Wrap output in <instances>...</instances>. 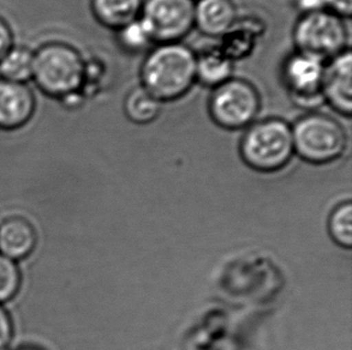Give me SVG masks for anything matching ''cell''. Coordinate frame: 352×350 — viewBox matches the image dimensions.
Here are the masks:
<instances>
[{
	"instance_id": "obj_15",
	"label": "cell",
	"mask_w": 352,
	"mask_h": 350,
	"mask_svg": "<svg viewBox=\"0 0 352 350\" xmlns=\"http://www.w3.org/2000/svg\"><path fill=\"white\" fill-rule=\"evenodd\" d=\"M162 104L141 86L129 91L124 99L125 117L136 125H148L155 121L162 114Z\"/></svg>"
},
{
	"instance_id": "obj_10",
	"label": "cell",
	"mask_w": 352,
	"mask_h": 350,
	"mask_svg": "<svg viewBox=\"0 0 352 350\" xmlns=\"http://www.w3.org/2000/svg\"><path fill=\"white\" fill-rule=\"evenodd\" d=\"M35 100L32 91L21 83L0 81V128L14 130L32 118Z\"/></svg>"
},
{
	"instance_id": "obj_6",
	"label": "cell",
	"mask_w": 352,
	"mask_h": 350,
	"mask_svg": "<svg viewBox=\"0 0 352 350\" xmlns=\"http://www.w3.org/2000/svg\"><path fill=\"white\" fill-rule=\"evenodd\" d=\"M261 104V95L252 82L232 77L212 91L208 113L219 128L228 131L245 130L256 121Z\"/></svg>"
},
{
	"instance_id": "obj_20",
	"label": "cell",
	"mask_w": 352,
	"mask_h": 350,
	"mask_svg": "<svg viewBox=\"0 0 352 350\" xmlns=\"http://www.w3.org/2000/svg\"><path fill=\"white\" fill-rule=\"evenodd\" d=\"M21 274L14 261L0 255V303H6L19 292Z\"/></svg>"
},
{
	"instance_id": "obj_3",
	"label": "cell",
	"mask_w": 352,
	"mask_h": 350,
	"mask_svg": "<svg viewBox=\"0 0 352 350\" xmlns=\"http://www.w3.org/2000/svg\"><path fill=\"white\" fill-rule=\"evenodd\" d=\"M292 128L295 154L310 165L322 166L337 161L348 148V133L337 119L329 114L309 112Z\"/></svg>"
},
{
	"instance_id": "obj_5",
	"label": "cell",
	"mask_w": 352,
	"mask_h": 350,
	"mask_svg": "<svg viewBox=\"0 0 352 350\" xmlns=\"http://www.w3.org/2000/svg\"><path fill=\"white\" fill-rule=\"evenodd\" d=\"M296 51L324 62L349 49L348 24L343 17L327 10L300 14L292 30Z\"/></svg>"
},
{
	"instance_id": "obj_19",
	"label": "cell",
	"mask_w": 352,
	"mask_h": 350,
	"mask_svg": "<svg viewBox=\"0 0 352 350\" xmlns=\"http://www.w3.org/2000/svg\"><path fill=\"white\" fill-rule=\"evenodd\" d=\"M117 38L122 48L130 53L142 52L153 45L152 38L140 19L117 30Z\"/></svg>"
},
{
	"instance_id": "obj_4",
	"label": "cell",
	"mask_w": 352,
	"mask_h": 350,
	"mask_svg": "<svg viewBox=\"0 0 352 350\" xmlns=\"http://www.w3.org/2000/svg\"><path fill=\"white\" fill-rule=\"evenodd\" d=\"M86 76V62L81 54L67 45H48L34 53V81L46 94L64 99L74 96Z\"/></svg>"
},
{
	"instance_id": "obj_13",
	"label": "cell",
	"mask_w": 352,
	"mask_h": 350,
	"mask_svg": "<svg viewBox=\"0 0 352 350\" xmlns=\"http://www.w3.org/2000/svg\"><path fill=\"white\" fill-rule=\"evenodd\" d=\"M234 62L221 48L196 53V82L213 90L234 77Z\"/></svg>"
},
{
	"instance_id": "obj_23",
	"label": "cell",
	"mask_w": 352,
	"mask_h": 350,
	"mask_svg": "<svg viewBox=\"0 0 352 350\" xmlns=\"http://www.w3.org/2000/svg\"><path fill=\"white\" fill-rule=\"evenodd\" d=\"M14 38L9 27L0 19V60L14 47Z\"/></svg>"
},
{
	"instance_id": "obj_14",
	"label": "cell",
	"mask_w": 352,
	"mask_h": 350,
	"mask_svg": "<svg viewBox=\"0 0 352 350\" xmlns=\"http://www.w3.org/2000/svg\"><path fill=\"white\" fill-rule=\"evenodd\" d=\"M144 0H91V11L106 28L119 30L140 19Z\"/></svg>"
},
{
	"instance_id": "obj_17",
	"label": "cell",
	"mask_w": 352,
	"mask_h": 350,
	"mask_svg": "<svg viewBox=\"0 0 352 350\" xmlns=\"http://www.w3.org/2000/svg\"><path fill=\"white\" fill-rule=\"evenodd\" d=\"M34 53L25 48H11L0 60V75L4 81L24 84L33 78Z\"/></svg>"
},
{
	"instance_id": "obj_7",
	"label": "cell",
	"mask_w": 352,
	"mask_h": 350,
	"mask_svg": "<svg viewBox=\"0 0 352 350\" xmlns=\"http://www.w3.org/2000/svg\"><path fill=\"white\" fill-rule=\"evenodd\" d=\"M140 19L153 43H182L195 28V0H144Z\"/></svg>"
},
{
	"instance_id": "obj_22",
	"label": "cell",
	"mask_w": 352,
	"mask_h": 350,
	"mask_svg": "<svg viewBox=\"0 0 352 350\" xmlns=\"http://www.w3.org/2000/svg\"><path fill=\"white\" fill-rule=\"evenodd\" d=\"M324 9L349 19L352 14V0H322Z\"/></svg>"
},
{
	"instance_id": "obj_21",
	"label": "cell",
	"mask_w": 352,
	"mask_h": 350,
	"mask_svg": "<svg viewBox=\"0 0 352 350\" xmlns=\"http://www.w3.org/2000/svg\"><path fill=\"white\" fill-rule=\"evenodd\" d=\"M14 327L9 313L0 306V350H5L9 347L12 340Z\"/></svg>"
},
{
	"instance_id": "obj_12",
	"label": "cell",
	"mask_w": 352,
	"mask_h": 350,
	"mask_svg": "<svg viewBox=\"0 0 352 350\" xmlns=\"http://www.w3.org/2000/svg\"><path fill=\"white\" fill-rule=\"evenodd\" d=\"M36 245V233L23 218H10L0 226V255L12 261L28 257Z\"/></svg>"
},
{
	"instance_id": "obj_24",
	"label": "cell",
	"mask_w": 352,
	"mask_h": 350,
	"mask_svg": "<svg viewBox=\"0 0 352 350\" xmlns=\"http://www.w3.org/2000/svg\"><path fill=\"white\" fill-rule=\"evenodd\" d=\"M297 5L302 11V14L324 10L322 0H297Z\"/></svg>"
},
{
	"instance_id": "obj_18",
	"label": "cell",
	"mask_w": 352,
	"mask_h": 350,
	"mask_svg": "<svg viewBox=\"0 0 352 350\" xmlns=\"http://www.w3.org/2000/svg\"><path fill=\"white\" fill-rule=\"evenodd\" d=\"M329 232L337 245L344 248L352 246V204L344 202L332 210L329 215Z\"/></svg>"
},
{
	"instance_id": "obj_1",
	"label": "cell",
	"mask_w": 352,
	"mask_h": 350,
	"mask_svg": "<svg viewBox=\"0 0 352 350\" xmlns=\"http://www.w3.org/2000/svg\"><path fill=\"white\" fill-rule=\"evenodd\" d=\"M140 80L162 104L183 99L197 83L196 53L184 43H159L143 59Z\"/></svg>"
},
{
	"instance_id": "obj_9",
	"label": "cell",
	"mask_w": 352,
	"mask_h": 350,
	"mask_svg": "<svg viewBox=\"0 0 352 350\" xmlns=\"http://www.w3.org/2000/svg\"><path fill=\"white\" fill-rule=\"evenodd\" d=\"M322 97L336 113L345 118L352 114V56L350 48L324 65Z\"/></svg>"
},
{
	"instance_id": "obj_16",
	"label": "cell",
	"mask_w": 352,
	"mask_h": 350,
	"mask_svg": "<svg viewBox=\"0 0 352 350\" xmlns=\"http://www.w3.org/2000/svg\"><path fill=\"white\" fill-rule=\"evenodd\" d=\"M260 24L247 23L238 19L234 28L225 35L221 49L229 56L234 62L237 59L247 57L249 53L256 46L257 35L260 30L257 29Z\"/></svg>"
},
{
	"instance_id": "obj_11",
	"label": "cell",
	"mask_w": 352,
	"mask_h": 350,
	"mask_svg": "<svg viewBox=\"0 0 352 350\" xmlns=\"http://www.w3.org/2000/svg\"><path fill=\"white\" fill-rule=\"evenodd\" d=\"M238 21L232 0H195V28L210 38H224Z\"/></svg>"
},
{
	"instance_id": "obj_2",
	"label": "cell",
	"mask_w": 352,
	"mask_h": 350,
	"mask_svg": "<svg viewBox=\"0 0 352 350\" xmlns=\"http://www.w3.org/2000/svg\"><path fill=\"white\" fill-rule=\"evenodd\" d=\"M239 154L254 171L276 173L284 170L295 155L290 124L281 118L256 120L245 128Z\"/></svg>"
},
{
	"instance_id": "obj_8",
	"label": "cell",
	"mask_w": 352,
	"mask_h": 350,
	"mask_svg": "<svg viewBox=\"0 0 352 350\" xmlns=\"http://www.w3.org/2000/svg\"><path fill=\"white\" fill-rule=\"evenodd\" d=\"M326 62L295 51L281 67V81L294 104L303 109H315L324 104L322 80Z\"/></svg>"
},
{
	"instance_id": "obj_25",
	"label": "cell",
	"mask_w": 352,
	"mask_h": 350,
	"mask_svg": "<svg viewBox=\"0 0 352 350\" xmlns=\"http://www.w3.org/2000/svg\"><path fill=\"white\" fill-rule=\"evenodd\" d=\"M22 350H36V349H22Z\"/></svg>"
}]
</instances>
